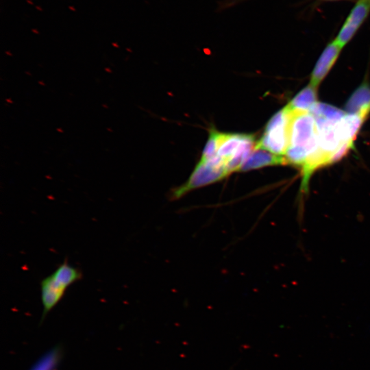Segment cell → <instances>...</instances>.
Listing matches in <instances>:
<instances>
[{
  "label": "cell",
  "mask_w": 370,
  "mask_h": 370,
  "mask_svg": "<svg viewBox=\"0 0 370 370\" xmlns=\"http://www.w3.org/2000/svg\"><path fill=\"white\" fill-rule=\"evenodd\" d=\"M60 358L59 349H56L41 358L32 370H53Z\"/></svg>",
  "instance_id": "cell-13"
},
{
  "label": "cell",
  "mask_w": 370,
  "mask_h": 370,
  "mask_svg": "<svg viewBox=\"0 0 370 370\" xmlns=\"http://www.w3.org/2000/svg\"><path fill=\"white\" fill-rule=\"evenodd\" d=\"M26 1H27L29 4H31V5H33V4H34V3H33L32 1H29V0H27Z\"/></svg>",
  "instance_id": "cell-16"
},
{
  "label": "cell",
  "mask_w": 370,
  "mask_h": 370,
  "mask_svg": "<svg viewBox=\"0 0 370 370\" xmlns=\"http://www.w3.org/2000/svg\"><path fill=\"white\" fill-rule=\"evenodd\" d=\"M317 88L309 84L286 106L290 111L309 112L317 103Z\"/></svg>",
  "instance_id": "cell-11"
},
{
  "label": "cell",
  "mask_w": 370,
  "mask_h": 370,
  "mask_svg": "<svg viewBox=\"0 0 370 370\" xmlns=\"http://www.w3.org/2000/svg\"><path fill=\"white\" fill-rule=\"evenodd\" d=\"M82 278L81 270L71 265L66 258L51 274L41 280L42 319L60 301L68 287Z\"/></svg>",
  "instance_id": "cell-2"
},
{
  "label": "cell",
  "mask_w": 370,
  "mask_h": 370,
  "mask_svg": "<svg viewBox=\"0 0 370 370\" xmlns=\"http://www.w3.org/2000/svg\"><path fill=\"white\" fill-rule=\"evenodd\" d=\"M36 8L39 10V11H42V9L40 7V6H36Z\"/></svg>",
  "instance_id": "cell-15"
},
{
  "label": "cell",
  "mask_w": 370,
  "mask_h": 370,
  "mask_svg": "<svg viewBox=\"0 0 370 370\" xmlns=\"http://www.w3.org/2000/svg\"><path fill=\"white\" fill-rule=\"evenodd\" d=\"M369 12L370 0H358L334 39L341 48L352 38Z\"/></svg>",
  "instance_id": "cell-5"
},
{
  "label": "cell",
  "mask_w": 370,
  "mask_h": 370,
  "mask_svg": "<svg viewBox=\"0 0 370 370\" xmlns=\"http://www.w3.org/2000/svg\"><path fill=\"white\" fill-rule=\"evenodd\" d=\"M365 119L356 114H345L337 122L336 129L343 145L351 149Z\"/></svg>",
  "instance_id": "cell-8"
},
{
  "label": "cell",
  "mask_w": 370,
  "mask_h": 370,
  "mask_svg": "<svg viewBox=\"0 0 370 370\" xmlns=\"http://www.w3.org/2000/svg\"><path fill=\"white\" fill-rule=\"evenodd\" d=\"M69 8L72 11H75L76 10L75 8L74 7H73V6H69Z\"/></svg>",
  "instance_id": "cell-14"
},
{
  "label": "cell",
  "mask_w": 370,
  "mask_h": 370,
  "mask_svg": "<svg viewBox=\"0 0 370 370\" xmlns=\"http://www.w3.org/2000/svg\"><path fill=\"white\" fill-rule=\"evenodd\" d=\"M221 133L212 129L208 142L203 150L201 160H207L217 156V150L219 145Z\"/></svg>",
  "instance_id": "cell-12"
},
{
  "label": "cell",
  "mask_w": 370,
  "mask_h": 370,
  "mask_svg": "<svg viewBox=\"0 0 370 370\" xmlns=\"http://www.w3.org/2000/svg\"><path fill=\"white\" fill-rule=\"evenodd\" d=\"M291 112L286 106L276 112L268 121L255 149H262L278 156L285 155L289 141Z\"/></svg>",
  "instance_id": "cell-3"
},
{
  "label": "cell",
  "mask_w": 370,
  "mask_h": 370,
  "mask_svg": "<svg viewBox=\"0 0 370 370\" xmlns=\"http://www.w3.org/2000/svg\"><path fill=\"white\" fill-rule=\"evenodd\" d=\"M287 164L285 158L262 149H255L245 160L239 171H247L268 166Z\"/></svg>",
  "instance_id": "cell-9"
},
{
  "label": "cell",
  "mask_w": 370,
  "mask_h": 370,
  "mask_svg": "<svg viewBox=\"0 0 370 370\" xmlns=\"http://www.w3.org/2000/svg\"><path fill=\"white\" fill-rule=\"evenodd\" d=\"M228 174L224 160L219 156L200 160L188 181L177 188L173 195L180 197L189 190L217 182Z\"/></svg>",
  "instance_id": "cell-4"
},
{
  "label": "cell",
  "mask_w": 370,
  "mask_h": 370,
  "mask_svg": "<svg viewBox=\"0 0 370 370\" xmlns=\"http://www.w3.org/2000/svg\"><path fill=\"white\" fill-rule=\"evenodd\" d=\"M345 112L366 119L370 113V86L368 84H362L352 93L345 104Z\"/></svg>",
  "instance_id": "cell-7"
},
{
  "label": "cell",
  "mask_w": 370,
  "mask_h": 370,
  "mask_svg": "<svg viewBox=\"0 0 370 370\" xmlns=\"http://www.w3.org/2000/svg\"><path fill=\"white\" fill-rule=\"evenodd\" d=\"M252 136L251 134L221 133L217 156L226 164Z\"/></svg>",
  "instance_id": "cell-10"
},
{
  "label": "cell",
  "mask_w": 370,
  "mask_h": 370,
  "mask_svg": "<svg viewBox=\"0 0 370 370\" xmlns=\"http://www.w3.org/2000/svg\"><path fill=\"white\" fill-rule=\"evenodd\" d=\"M290 112L289 141L285 160L286 164L301 169L318 149L317 128L310 112Z\"/></svg>",
  "instance_id": "cell-1"
},
{
  "label": "cell",
  "mask_w": 370,
  "mask_h": 370,
  "mask_svg": "<svg viewBox=\"0 0 370 370\" xmlns=\"http://www.w3.org/2000/svg\"><path fill=\"white\" fill-rule=\"evenodd\" d=\"M341 49L334 40L325 47L311 74V85L317 88L336 62Z\"/></svg>",
  "instance_id": "cell-6"
}]
</instances>
